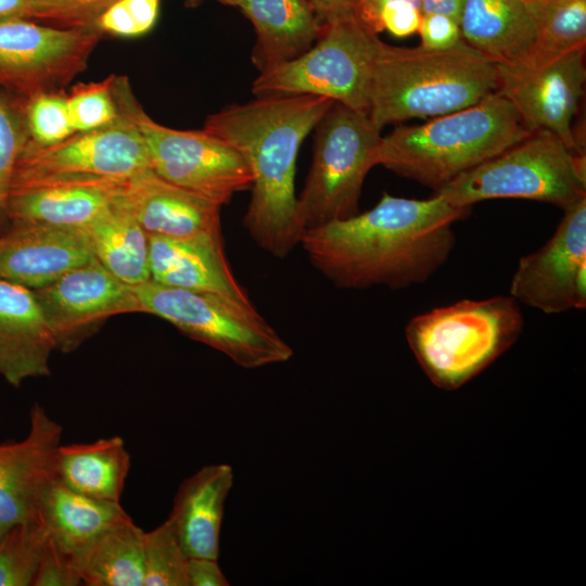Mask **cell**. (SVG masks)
<instances>
[{"mask_svg":"<svg viewBox=\"0 0 586 586\" xmlns=\"http://www.w3.org/2000/svg\"><path fill=\"white\" fill-rule=\"evenodd\" d=\"M222 4H226V5H232L233 7V0H216Z\"/></svg>","mask_w":586,"mask_h":586,"instance_id":"cell-46","label":"cell"},{"mask_svg":"<svg viewBox=\"0 0 586 586\" xmlns=\"http://www.w3.org/2000/svg\"><path fill=\"white\" fill-rule=\"evenodd\" d=\"M23 113L29 139L38 144H54L76 132L63 90L23 98Z\"/></svg>","mask_w":586,"mask_h":586,"instance_id":"cell-33","label":"cell"},{"mask_svg":"<svg viewBox=\"0 0 586 586\" xmlns=\"http://www.w3.org/2000/svg\"><path fill=\"white\" fill-rule=\"evenodd\" d=\"M38 518L49 538L68 555L110 528L132 520L120 502L76 493L58 480L43 494Z\"/></svg>","mask_w":586,"mask_h":586,"instance_id":"cell-26","label":"cell"},{"mask_svg":"<svg viewBox=\"0 0 586 586\" xmlns=\"http://www.w3.org/2000/svg\"><path fill=\"white\" fill-rule=\"evenodd\" d=\"M521 1L522 3H524L525 5L527 4H532V3H537V2H542L544 0H519Z\"/></svg>","mask_w":586,"mask_h":586,"instance_id":"cell-45","label":"cell"},{"mask_svg":"<svg viewBox=\"0 0 586 586\" xmlns=\"http://www.w3.org/2000/svg\"><path fill=\"white\" fill-rule=\"evenodd\" d=\"M84 228L94 257L118 280L128 286L151 280L149 235L120 196Z\"/></svg>","mask_w":586,"mask_h":586,"instance_id":"cell-27","label":"cell"},{"mask_svg":"<svg viewBox=\"0 0 586 586\" xmlns=\"http://www.w3.org/2000/svg\"><path fill=\"white\" fill-rule=\"evenodd\" d=\"M82 582L73 568L71 556L48 536L33 586H79Z\"/></svg>","mask_w":586,"mask_h":586,"instance_id":"cell-36","label":"cell"},{"mask_svg":"<svg viewBox=\"0 0 586 586\" xmlns=\"http://www.w3.org/2000/svg\"><path fill=\"white\" fill-rule=\"evenodd\" d=\"M585 49L568 53L539 67L496 65L499 94L515 109L530 131L548 130L568 149L585 154L573 120L584 95Z\"/></svg>","mask_w":586,"mask_h":586,"instance_id":"cell-15","label":"cell"},{"mask_svg":"<svg viewBox=\"0 0 586 586\" xmlns=\"http://www.w3.org/2000/svg\"><path fill=\"white\" fill-rule=\"evenodd\" d=\"M535 41L523 67L539 68L586 46V0H544L525 5Z\"/></svg>","mask_w":586,"mask_h":586,"instance_id":"cell-29","label":"cell"},{"mask_svg":"<svg viewBox=\"0 0 586 586\" xmlns=\"http://www.w3.org/2000/svg\"><path fill=\"white\" fill-rule=\"evenodd\" d=\"M470 207L435 194L426 200L384 193L371 209L306 229L301 245L335 286L398 290L429 280L456 243L451 229Z\"/></svg>","mask_w":586,"mask_h":586,"instance_id":"cell-1","label":"cell"},{"mask_svg":"<svg viewBox=\"0 0 586 586\" xmlns=\"http://www.w3.org/2000/svg\"><path fill=\"white\" fill-rule=\"evenodd\" d=\"M189 586H227L229 582L218 565L217 559L189 558L187 566Z\"/></svg>","mask_w":586,"mask_h":586,"instance_id":"cell-40","label":"cell"},{"mask_svg":"<svg viewBox=\"0 0 586 586\" xmlns=\"http://www.w3.org/2000/svg\"><path fill=\"white\" fill-rule=\"evenodd\" d=\"M524 326L511 296L461 300L413 317L407 343L429 380L455 391L480 374L519 339Z\"/></svg>","mask_w":586,"mask_h":586,"instance_id":"cell-5","label":"cell"},{"mask_svg":"<svg viewBox=\"0 0 586 586\" xmlns=\"http://www.w3.org/2000/svg\"><path fill=\"white\" fill-rule=\"evenodd\" d=\"M532 133L498 92L430 122L382 136L378 165L435 191Z\"/></svg>","mask_w":586,"mask_h":586,"instance_id":"cell-4","label":"cell"},{"mask_svg":"<svg viewBox=\"0 0 586 586\" xmlns=\"http://www.w3.org/2000/svg\"><path fill=\"white\" fill-rule=\"evenodd\" d=\"M319 21L324 25L353 14L356 0H310Z\"/></svg>","mask_w":586,"mask_h":586,"instance_id":"cell-42","label":"cell"},{"mask_svg":"<svg viewBox=\"0 0 586 586\" xmlns=\"http://www.w3.org/2000/svg\"><path fill=\"white\" fill-rule=\"evenodd\" d=\"M130 463L125 442L118 435L61 444L55 462L56 480L76 493L119 502Z\"/></svg>","mask_w":586,"mask_h":586,"instance_id":"cell-25","label":"cell"},{"mask_svg":"<svg viewBox=\"0 0 586 586\" xmlns=\"http://www.w3.org/2000/svg\"><path fill=\"white\" fill-rule=\"evenodd\" d=\"M510 296L545 314L586 307V198L564 209L555 233L521 257Z\"/></svg>","mask_w":586,"mask_h":586,"instance_id":"cell-12","label":"cell"},{"mask_svg":"<svg viewBox=\"0 0 586 586\" xmlns=\"http://www.w3.org/2000/svg\"><path fill=\"white\" fill-rule=\"evenodd\" d=\"M233 485L229 464L202 467L179 485L168 520L189 558L218 559L225 504Z\"/></svg>","mask_w":586,"mask_h":586,"instance_id":"cell-22","label":"cell"},{"mask_svg":"<svg viewBox=\"0 0 586 586\" xmlns=\"http://www.w3.org/2000/svg\"><path fill=\"white\" fill-rule=\"evenodd\" d=\"M149 254L152 281L218 294L253 307L228 264L221 235L182 239L149 235Z\"/></svg>","mask_w":586,"mask_h":586,"instance_id":"cell-20","label":"cell"},{"mask_svg":"<svg viewBox=\"0 0 586 586\" xmlns=\"http://www.w3.org/2000/svg\"><path fill=\"white\" fill-rule=\"evenodd\" d=\"M435 194L460 207L492 199H525L564 211L586 198V157L568 149L555 133L536 130L458 175Z\"/></svg>","mask_w":586,"mask_h":586,"instance_id":"cell-6","label":"cell"},{"mask_svg":"<svg viewBox=\"0 0 586 586\" xmlns=\"http://www.w3.org/2000/svg\"><path fill=\"white\" fill-rule=\"evenodd\" d=\"M410 8L421 11V0H356L353 15L367 30L379 35L391 18Z\"/></svg>","mask_w":586,"mask_h":586,"instance_id":"cell-37","label":"cell"},{"mask_svg":"<svg viewBox=\"0 0 586 586\" xmlns=\"http://www.w3.org/2000/svg\"><path fill=\"white\" fill-rule=\"evenodd\" d=\"M113 93L120 113L139 129L151 168L162 178L219 206L249 190L253 175L244 156L202 130H177L156 123L136 99L126 76L114 75Z\"/></svg>","mask_w":586,"mask_h":586,"instance_id":"cell-9","label":"cell"},{"mask_svg":"<svg viewBox=\"0 0 586 586\" xmlns=\"http://www.w3.org/2000/svg\"><path fill=\"white\" fill-rule=\"evenodd\" d=\"M421 47L425 49H447L460 39L459 24L442 14L422 15L419 27Z\"/></svg>","mask_w":586,"mask_h":586,"instance_id":"cell-38","label":"cell"},{"mask_svg":"<svg viewBox=\"0 0 586 586\" xmlns=\"http://www.w3.org/2000/svg\"><path fill=\"white\" fill-rule=\"evenodd\" d=\"M47 540L39 518L0 532V586H33Z\"/></svg>","mask_w":586,"mask_h":586,"instance_id":"cell-30","label":"cell"},{"mask_svg":"<svg viewBox=\"0 0 586 586\" xmlns=\"http://www.w3.org/2000/svg\"><path fill=\"white\" fill-rule=\"evenodd\" d=\"M142 533L130 520L72 552L82 585L143 586Z\"/></svg>","mask_w":586,"mask_h":586,"instance_id":"cell-28","label":"cell"},{"mask_svg":"<svg viewBox=\"0 0 586 586\" xmlns=\"http://www.w3.org/2000/svg\"><path fill=\"white\" fill-rule=\"evenodd\" d=\"M55 343L33 290L0 278V375L13 387L51 373Z\"/></svg>","mask_w":586,"mask_h":586,"instance_id":"cell-21","label":"cell"},{"mask_svg":"<svg viewBox=\"0 0 586 586\" xmlns=\"http://www.w3.org/2000/svg\"><path fill=\"white\" fill-rule=\"evenodd\" d=\"M141 313L157 316L245 369L288 361L292 347L255 309L218 294L148 281L130 286Z\"/></svg>","mask_w":586,"mask_h":586,"instance_id":"cell-7","label":"cell"},{"mask_svg":"<svg viewBox=\"0 0 586 586\" xmlns=\"http://www.w3.org/2000/svg\"><path fill=\"white\" fill-rule=\"evenodd\" d=\"M333 102L309 94L263 97L205 120L203 129L234 146L249 164L253 183L243 227L277 258L286 257L305 232L295 194L297 154Z\"/></svg>","mask_w":586,"mask_h":586,"instance_id":"cell-2","label":"cell"},{"mask_svg":"<svg viewBox=\"0 0 586 586\" xmlns=\"http://www.w3.org/2000/svg\"><path fill=\"white\" fill-rule=\"evenodd\" d=\"M127 179L85 175L14 176L8 199L9 221L85 227L116 202Z\"/></svg>","mask_w":586,"mask_h":586,"instance_id":"cell-17","label":"cell"},{"mask_svg":"<svg viewBox=\"0 0 586 586\" xmlns=\"http://www.w3.org/2000/svg\"><path fill=\"white\" fill-rule=\"evenodd\" d=\"M95 27L103 34L118 37L141 36L123 0H116L99 17Z\"/></svg>","mask_w":586,"mask_h":586,"instance_id":"cell-39","label":"cell"},{"mask_svg":"<svg viewBox=\"0 0 586 586\" xmlns=\"http://www.w3.org/2000/svg\"><path fill=\"white\" fill-rule=\"evenodd\" d=\"M101 35L95 27L0 18V86L22 98L62 90L85 71Z\"/></svg>","mask_w":586,"mask_h":586,"instance_id":"cell-11","label":"cell"},{"mask_svg":"<svg viewBox=\"0 0 586 586\" xmlns=\"http://www.w3.org/2000/svg\"><path fill=\"white\" fill-rule=\"evenodd\" d=\"M311 166L297 196L306 229L359 213L365 178L378 165L381 130L365 113L333 102L315 127Z\"/></svg>","mask_w":586,"mask_h":586,"instance_id":"cell-8","label":"cell"},{"mask_svg":"<svg viewBox=\"0 0 586 586\" xmlns=\"http://www.w3.org/2000/svg\"><path fill=\"white\" fill-rule=\"evenodd\" d=\"M28 138L23 98L0 86V233L10 225L7 208L11 182Z\"/></svg>","mask_w":586,"mask_h":586,"instance_id":"cell-32","label":"cell"},{"mask_svg":"<svg viewBox=\"0 0 586 586\" xmlns=\"http://www.w3.org/2000/svg\"><path fill=\"white\" fill-rule=\"evenodd\" d=\"M497 88L496 64L462 39L438 50L381 41L371 72L368 116L382 130L388 124L472 106Z\"/></svg>","mask_w":586,"mask_h":586,"instance_id":"cell-3","label":"cell"},{"mask_svg":"<svg viewBox=\"0 0 586 586\" xmlns=\"http://www.w3.org/2000/svg\"><path fill=\"white\" fill-rule=\"evenodd\" d=\"M233 7L254 26L251 58L259 73L303 54L323 29L310 0H233Z\"/></svg>","mask_w":586,"mask_h":586,"instance_id":"cell-23","label":"cell"},{"mask_svg":"<svg viewBox=\"0 0 586 586\" xmlns=\"http://www.w3.org/2000/svg\"><path fill=\"white\" fill-rule=\"evenodd\" d=\"M62 433V425L35 403L26 436L0 443V532L38 518L43 494L56 481Z\"/></svg>","mask_w":586,"mask_h":586,"instance_id":"cell-16","label":"cell"},{"mask_svg":"<svg viewBox=\"0 0 586 586\" xmlns=\"http://www.w3.org/2000/svg\"><path fill=\"white\" fill-rule=\"evenodd\" d=\"M149 167L148 149L139 129L120 113L113 124L74 132L54 144L41 145L28 138L13 177L85 175L127 179Z\"/></svg>","mask_w":586,"mask_h":586,"instance_id":"cell-14","label":"cell"},{"mask_svg":"<svg viewBox=\"0 0 586 586\" xmlns=\"http://www.w3.org/2000/svg\"><path fill=\"white\" fill-rule=\"evenodd\" d=\"M461 39L496 65L524 66L535 41V25L519 0H464Z\"/></svg>","mask_w":586,"mask_h":586,"instance_id":"cell-24","label":"cell"},{"mask_svg":"<svg viewBox=\"0 0 586 586\" xmlns=\"http://www.w3.org/2000/svg\"><path fill=\"white\" fill-rule=\"evenodd\" d=\"M29 0H0V18H29Z\"/></svg>","mask_w":586,"mask_h":586,"instance_id":"cell-44","label":"cell"},{"mask_svg":"<svg viewBox=\"0 0 586 586\" xmlns=\"http://www.w3.org/2000/svg\"><path fill=\"white\" fill-rule=\"evenodd\" d=\"M188 560L168 519L151 531H143V586H189Z\"/></svg>","mask_w":586,"mask_h":586,"instance_id":"cell-31","label":"cell"},{"mask_svg":"<svg viewBox=\"0 0 586 586\" xmlns=\"http://www.w3.org/2000/svg\"><path fill=\"white\" fill-rule=\"evenodd\" d=\"M113 82L114 75H111L101 81L77 84L66 93L69 116L76 132L98 129L119 118Z\"/></svg>","mask_w":586,"mask_h":586,"instance_id":"cell-34","label":"cell"},{"mask_svg":"<svg viewBox=\"0 0 586 586\" xmlns=\"http://www.w3.org/2000/svg\"><path fill=\"white\" fill-rule=\"evenodd\" d=\"M115 1L29 0V18L63 28L95 27L101 14Z\"/></svg>","mask_w":586,"mask_h":586,"instance_id":"cell-35","label":"cell"},{"mask_svg":"<svg viewBox=\"0 0 586 586\" xmlns=\"http://www.w3.org/2000/svg\"><path fill=\"white\" fill-rule=\"evenodd\" d=\"M52 333L55 349L72 353L112 316L141 313L130 286L95 257L50 284L33 290Z\"/></svg>","mask_w":586,"mask_h":586,"instance_id":"cell-13","label":"cell"},{"mask_svg":"<svg viewBox=\"0 0 586 586\" xmlns=\"http://www.w3.org/2000/svg\"><path fill=\"white\" fill-rule=\"evenodd\" d=\"M464 0H421V14H442L459 23Z\"/></svg>","mask_w":586,"mask_h":586,"instance_id":"cell-43","label":"cell"},{"mask_svg":"<svg viewBox=\"0 0 586 586\" xmlns=\"http://www.w3.org/2000/svg\"><path fill=\"white\" fill-rule=\"evenodd\" d=\"M94 258L84 227L10 222L0 233V278L41 289Z\"/></svg>","mask_w":586,"mask_h":586,"instance_id":"cell-18","label":"cell"},{"mask_svg":"<svg viewBox=\"0 0 586 586\" xmlns=\"http://www.w3.org/2000/svg\"><path fill=\"white\" fill-rule=\"evenodd\" d=\"M131 14L140 35L149 33L155 25L161 0H123Z\"/></svg>","mask_w":586,"mask_h":586,"instance_id":"cell-41","label":"cell"},{"mask_svg":"<svg viewBox=\"0 0 586 586\" xmlns=\"http://www.w3.org/2000/svg\"><path fill=\"white\" fill-rule=\"evenodd\" d=\"M381 40L353 14L323 25L317 41L300 56L259 73L256 98L326 97L368 115L373 62Z\"/></svg>","mask_w":586,"mask_h":586,"instance_id":"cell-10","label":"cell"},{"mask_svg":"<svg viewBox=\"0 0 586 586\" xmlns=\"http://www.w3.org/2000/svg\"><path fill=\"white\" fill-rule=\"evenodd\" d=\"M120 201L148 235H221L218 204L169 182L151 167L127 179Z\"/></svg>","mask_w":586,"mask_h":586,"instance_id":"cell-19","label":"cell"}]
</instances>
